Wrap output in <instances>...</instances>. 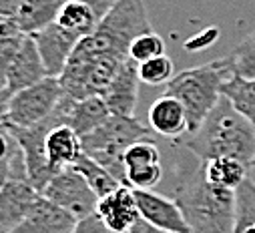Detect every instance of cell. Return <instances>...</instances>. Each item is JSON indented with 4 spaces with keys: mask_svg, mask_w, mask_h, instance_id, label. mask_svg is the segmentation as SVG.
<instances>
[{
    "mask_svg": "<svg viewBox=\"0 0 255 233\" xmlns=\"http://www.w3.org/2000/svg\"><path fill=\"white\" fill-rule=\"evenodd\" d=\"M38 197L40 193L26 179L8 181L0 189V225L10 233L28 215Z\"/></svg>",
    "mask_w": 255,
    "mask_h": 233,
    "instance_id": "2e32d148",
    "label": "cell"
},
{
    "mask_svg": "<svg viewBox=\"0 0 255 233\" xmlns=\"http://www.w3.org/2000/svg\"><path fill=\"white\" fill-rule=\"evenodd\" d=\"M173 77H175L173 75V61L167 54L151 58V61L139 65V79H141V83H145L149 87L167 85Z\"/></svg>",
    "mask_w": 255,
    "mask_h": 233,
    "instance_id": "4316f807",
    "label": "cell"
},
{
    "mask_svg": "<svg viewBox=\"0 0 255 233\" xmlns=\"http://www.w3.org/2000/svg\"><path fill=\"white\" fill-rule=\"evenodd\" d=\"M251 167H255V159H253V163H251Z\"/></svg>",
    "mask_w": 255,
    "mask_h": 233,
    "instance_id": "8d00e7d4",
    "label": "cell"
},
{
    "mask_svg": "<svg viewBox=\"0 0 255 233\" xmlns=\"http://www.w3.org/2000/svg\"><path fill=\"white\" fill-rule=\"evenodd\" d=\"M48 73H46V67L42 63V56L36 48V42L32 36H24L14 61L10 65V71H8V79H6V87L10 91H20V89H26L30 85H36L40 83L42 79H46Z\"/></svg>",
    "mask_w": 255,
    "mask_h": 233,
    "instance_id": "e0dca14e",
    "label": "cell"
},
{
    "mask_svg": "<svg viewBox=\"0 0 255 233\" xmlns=\"http://www.w3.org/2000/svg\"><path fill=\"white\" fill-rule=\"evenodd\" d=\"M185 147L201 163L229 157L251 167L255 159V127L221 95L201 127L191 133Z\"/></svg>",
    "mask_w": 255,
    "mask_h": 233,
    "instance_id": "6da1fadb",
    "label": "cell"
},
{
    "mask_svg": "<svg viewBox=\"0 0 255 233\" xmlns=\"http://www.w3.org/2000/svg\"><path fill=\"white\" fill-rule=\"evenodd\" d=\"M129 233H171V231H165V229H159V227H155V225H151L149 221H145L143 217L131 227V231Z\"/></svg>",
    "mask_w": 255,
    "mask_h": 233,
    "instance_id": "d6a6232c",
    "label": "cell"
},
{
    "mask_svg": "<svg viewBox=\"0 0 255 233\" xmlns=\"http://www.w3.org/2000/svg\"><path fill=\"white\" fill-rule=\"evenodd\" d=\"M139 213L151 225L171 231V233H191L181 207L175 199H169L153 189H133Z\"/></svg>",
    "mask_w": 255,
    "mask_h": 233,
    "instance_id": "30bf717a",
    "label": "cell"
},
{
    "mask_svg": "<svg viewBox=\"0 0 255 233\" xmlns=\"http://www.w3.org/2000/svg\"><path fill=\"white\" fill-rule=\"evenodd\" d=\"M62 107H65V125H69L81 139L97 131L111 116V111L101 95L87 97L81 101L62 95Z\"/></svg>",
    "mask_w": 255,
    "mask_h": 233,
    "instance_id": "9a60e30c",
    "label": "cell"
},
{
    "mask_svg": "<svg viewBox=\"0 0 255 233\" xmlns=\"http://www.w3.org/2000/svg\"><path fill=\"white\" fill-rule=\"evenodd\" d=\"M46 159L56 169L62 171L77 163L83 155V139L69 125H54L44 139Z\"/></svg>",
    "mask_w": 255,
    "mask_h": 233,
    "instance_id": "d6986e66",
    "label": "cell"
},
{
    "mask_svg": "<svg viewBox=\"0 0 255 233\" xmlns=\"http://www.w3.org/2000/svg\"><path fill=\"white\" fill-rule=\"evenodd\" d=\"M233 233H255V183L249 177L235 189Z\"/></svg>",
    "mask_w": 255,
    "mask_h": 233,
    "instance_id": "cb8c5ba5",
    "label": "cell"
},
{
    "mask_svg": "<svg viewBox=\"0 0 255 233\" xmlns=\"http://www.w3.org/2000/svg\"><path fill=\"white\" fill-rule=\"evenodd\" d=\"M229 63L233 75H239L243 79H255V32H251L233 48V52L229 54Z\"/></svg>",
    "mask_w": 255,
    "mask_h": 233,
    "instance_id": "484cf974",
    "label": "cell"
},
{
    "mask_svg": "<svg viewBox=\"0 0 255 233\" xmlns=\"http://www.w3.org/2000/svg\"><path fill=\"white\" fill-rule=\"evenodd\" d=\"M20 4H22V0H0V14L6 18H14Z\"/></svg>",
    "mask_w": 255,
    "mask_h": 233,
    "instance_id": "836d02e7",
    "label": "cell"
},
{
    "mask_svg": "<svg viewBox=\"0 0 255 233\" xmlns=\"http://www.w3.org/2000/svg\"><path fill=\"white\" fill-rule=\"evenodd\" d=\"M221 95H225L231 105L255 127V79L231 75L221 85Z\"/></svg>",
    "mask_w": 255,
    "mask_h": 233,
    "instance_id": "7402d4cb",
    "label": "cell"
},
{
    "mask_svg": "<svg viewBox=\"0 0 255 233\" xmlns=\"http://www.w3.org/2000/svg\"><path fill=\"white\" fill-rule=\"evenodd\" d=\"M12 141H14V137L10 135V131L6 127H0V157H2L10 149Z\"/></svg>",
    "mask_w": 255,
    "mask_h": 233,
    "instance_id": "e575fe53",
    "label": "cell"
},
{
    "mask_svg": "<svg viewBox=\"0 0 255 233\" xmlns=\"http://www.w3.org/2000/svg\"><path fill=\"white\" fill-rule=\"evenodd\" d=\"M24 36L26 34H16V36H10V38H0V89L6 87L10 65L14 61V56L18 52Z\"/></svg>",
    "mask_w": 255,
    "mask_h": 233,
    "instance_id": "f1b7e54d",
    "label": "cell"
},
{
    "mask_svg": "<svg viewBox=\"0 0 255 233\" xmlns=\"http://www.w3.org/2000/svg\"><path fill=\"white\" fill-rule=\"evenodd\" d=\"M175 201L191 233H233L235 191L215 187L203 175V167L189 171L175 187Z\"/></svg>",
    "mask_w": 255,
    "mask_h": 233,
    "instance_id": "7a4b0ae2",
    "label": "cell"
},
{
    "mask_svg": "<svg viewBox=\"0 0 255 233\" xmlns=\"http://www.w3.org/2000/svg\"><path fill=\"white\" fill-rule=\"evenodd\" d=\"M62 4L65 0H22L12 20L22 34L32 36L56 20Z\"/></svg>",
    "mask_w": 255,
    "mask_h": 233,
    "instance_id": "ffe728a7",
    "label": "cell"
},
{
    "mask_svg": "<svg viewBox=\"0 0 255 233\" xmlns=\"http://www.w3.org/2000/svg\"><path fill=\"white\" fill-rule=\"evenodd\" d=\"M16 34H22L16 26V22L12 18H6L0 14V38H10V36H16Z\"/></svg>",
    "mask_w": 255,
    "mask_h": 233,
    "instance_id": "1f68e13d",
    "label": "cell"
},
{
    "mask_svg": "<svg viewBox=\"0 0 255 233\" xmlns=\"http://www.w3.org/2000/svg\"><path fill=\"white\" fill-rule=\"evenodd\" d=\"M42 197H46L60 209L71 213L77 221L95 215L99 203V195L93 191V187L87 183L83 175L73 167H67L60 173H56L50 179V183L44 187Z\"/></svg>",
    "mask_w": 255,
    "mask_h": 233,
    "instance_id": "52a82bcc",
    "label": "cell"
},
{
    "mask_svg": "<svg viewBox=\"0 0 255 233\" xmlns=\"http://www.w3.org/2000/svg\"><path fill=\"white\" fill-rule=\"evenodd\" d=\"M32 38L42 56V63L46 67L48 77H56V79L62 75L71 54L75 52V48L81 42L79 36H75L73 32H69L67 28H62L56 22H52L44 30L32 34Z\"/></svg>",
    "mask_w": 255,
    "mask_h": 233,
    "instance_id": "9c48e42d",
    "label": "cell"
},
{
    "mask_svg": "<svg viewBox=\"0 0 255 233\" xmlns=\"http://www.w3.org/2000/svg\"><path fill=\"white\" fill-rule=\"evenodd\" d=\"M73 233H111V231L105 227V223L95 213V215H89V217L81 219L77 223V227L73 229Z\"/></svg>",
    "mask_w": 255,
    "mask_h": 233,
    "instance_id": "f546056e",
    "label": "cell"
},
{
    "mask_svg": "<svg viewBox=\"0 0 255 233\" xmlns=\"http://www.w3.org/2000/svg\"><path fill=\"white\" fill-rule=\"evenodd\" d=\"M163 54H165V40L153 30L137 36L131 42V48H129V58H133L137 65L147 63V61H151V58H157V56H163Z\"/></svg>",
    "mask_w": 255,
    "mask_h": 233,
    "instance_id": "83f0119b",
    "label": "cell"
},
{
    "mask_svg": "<svg viewBox=\"0 0 255 233\" xmlns=\"http://www.w3.org/2000/svg\"><path fill=\"white\" fill-rule=\"evenodd\" d=\"M14 91H10L8 87L0 89V127L8 125V113H10V101H12Z\"/></svg>",
    "mask_w": 255,
    "mask_h": 233,
    "instance_id": "4dcf8cb0",
    "label": "cell"
},
{
    "mask_svg": "<svg viewBox=\"0 0 255 233\" xmlns=\"http://www.w3.org/2000/svg\"><path fill=\"white\" fill-rule=\"evenodd\" d=\"M77 219L46 197H38L28 215L10 233H73Z\"/></svg>",
    "mask_w": 255,
    "mask_h": 233,
    "instance_id": "5bb4252c",
    "label": "cell"
},
{
    "mask_svg": "<svg viewBox=\"0 0 255 233\" xmlns=\"http://www.w3.org/2000/svg\"><path fill=\"white\" fill-rule=\"evenodd\" d=\"M147 139H151V129L145 127L139 119L111 115L97 131L83 137V153L101 163L115 175V179L127 185L123 155L133 143Z\"/></svg>",
    "mask_w": 255,
    "mask_h": 233,
    "instance_id": "5b68a950",
    "label": "cell"
},
{
    "mask_svg": "<svg viewBox=\"0 0 255 233\" xmlns=\"http://www.w3.org/2000/svg\"><path fill=\"white\" fill-rule=\"evenodd\" d=\"M115 2L117 0H65L54 22L83 40L95 32Z\"/></svg>",
    "mask_w": 255,
    "mask_h": 233,
    "instance_id": "8fae6325",
    "label": "cell"
},
{
    "mask_svg": "<svg viewBox=\"0 0 255 233\" xmlns=\"http://www.w3.org/2000/svg\"><path fill=\"white\" fill-rule=\"evenodd\" d=\"M14 179H26V161H24V153L18 145V141L14 139L10 149L0 157V189H2L8 181Z\"/></svg>",
    "mask_w": 255,
    "mask_h": 233,
    "instance_id": "d4e9b609",
    "label": "cell"
},
{
    "mask_svg": "<svg viewBox=\"0 0 255 233\" xmlns=\"http://www.w3.org/2000/svg\"><path fill=\"white\" fill-rule=\"evenodd\" d=\"M127 185L133 189H153L163 179L159 147L147 139L133 143L123 155Z\"/></svg>",
    "mask_w": 255,
    "mask_h": 233,
    "instance_id": "ba28073f",
    "label": "cell"
},
{
    "mask_svg": "<svg viewBox=\"0 0 255 233\" xmlns=\"http://www.w3.org/2000/svg\"><path fill=\"white\" fill-rule=\"evenodd\" d=\"M233 75L229 56L217 58L207 65L187 69L175 75L167 85L163 95H171L181 101L185 113L189 133H195L205 116L213 111L221 97V85Z\"/></svg>",
    "mask_w": 255,
    "mask_h": 233,
    "instance_id": "277c9868",
    "label": "cell"
},
{
    "mask_svg": "<svg viewBox=\"0 0 255 233\" xmlns=\"http://www.w3.org/2000/svg\"><path fill=\"white\" fill-rule=\"evenodd\" d=\"M149 30L153 28L143 0H117L109 14L99 22L95 32L85 36L71 56H113L125 61V58H129L131 42Z\"/></svg>",
    "mask_w": 255,
    "mask_h": 233,
    "instance_id": "3957f363",
    "label": "cell"
},
{
    "mask_svg": "<svg viewBox=\"0 0 255 233\" xmlns=\"http://www.w3.org/2000/svg\"><path fill=\"white\" fill-rule=\"evenodd\" d=\"M97 215L111 233H129L131 227L141 219L133 187L119 185L97 203Z\"/></svg>",
    "mask_w": 255,
    "mask_h": 233,
    "instance_id": "7c38bea8",
    "label": "cell"
},
{
    "mask_svg": "<svg viewBox=\"0 0 255 233\" xmlns=\"http://www.w3.org/2000/svg\"><path fill=\"white\" fill-rule=\"evenodd\" d=\"M0 233H8V231H6V229H4L2 225H0Z\"/></svg>",
    "mask_w": 255,
    "mask_h": 233,
    "instance_id": "d590c367",
    "label": "cell"
},
{
    "mask_svg": "<svg viewBox=\"0 0 255 233\" xmlns=\"http://www.w3.org/2000/svg\"><path fill=\"white\" fill-rule=\"evenodd\" d=\"M203 167V175L209 183H213L215 187H223V189H231L235 191L245 179H247V165L237 161V159H229V157H219V159H211L201 163Z\"/></svg>",
    "mask_w": 255,
    "mask_h": 233,
    "instance_id": "44dd1931",
    "label": "cell"
},
{
    "mask_svg": "<svg viewBox=\"0 0 255 233\" xmlns=\"http://www.w3.org/2000/svg\"><path fill=\"white\" fill-rule=\"evenodd\" d=\"M139 65L133 58H125L123 65L119 67L115 79L107 87V91L101 95L111 111V115L121 116H133L137 99H139Z\"/></svg>",
    "mask_w": 255,
    "mask_h": 233,
    "instance_id": "4fadbf2b",
    "label": "cell"
},
{
    "mask_svg": "<svg viewBox=\"0 0 255 233\" xmlns=\"http://www.w3.org/2000/svg\"><path fill=\"white\" fill-rule=\"evenodd\" d=\"M73 169H77L83 177L87 179V183L93 187V191L99 195V199L101 197H105V195H109L111 191H115L119 185H123L119 179H115V175L111 173V171H107L101 163H97L95 159H91L89 155H81L79 159H77V163L75 165H71Z\"/></svg>",
    "mask_w": 255,
    "mask_h": 233,
    "instance_id": "603a6c76",
    "label": "cell"
},
{
    "mask_svg": "<svg viewBox=\"0 0 255 233\" xmlns=\"http://www.w3.org/2000/svg\"><path fill=\"white\" fill-rule=\"evenodd\" d=\"M62 87L56 77H46L36 85L20 89L12 95L6 127H34L56 111L62 99Z\"/></svg>",
    "mask_w": 255,
    "mask_h": 233,
    "instance_id": "8992f818",
    "label": "cell"
},
{
    "mask_svg": "<svg viewBox=\"0 0 255 233\" xmlns=\"http://www.w3.org/2000/svg\"><path fill=\"white\" fill-rule=\"evenodd\" d=\"M149 125L157 135L171 137V139L183 133H189L187 113L181 101L171 95H161L149 107Z\"/></svg>",
    "mask_w": 255,
    "mask_h": 233,
    "instance_id": "ac0fdd59",
    "label": "cell"
}]
</instances>
